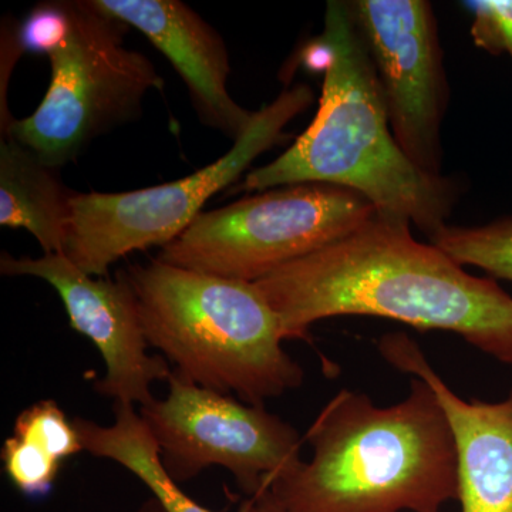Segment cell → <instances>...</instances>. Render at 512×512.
<instances>
[{"label": "cell", "mask_w": 512, "mask_h": 512, "mask_svg": "<svg viewBox=\"0 0 512 512\" xmlns=\"http://www.w3.org/2000/svg\"><path fill=\"white\" fill-rule=\"evenodd\" d=\"M410 225L376 212L349 237L256 281L285 340L308 339L319 320L377 316L456 333L512 367V296L417 241Z\"/></svg>", "instance_id": "obj_1"}, {"label": "cell", "mask_w": 512, "mask_h": 512, "mask_svg": "<svg viewBox=\"0 0 512 512\" xmlns=\"http://www.w3.org/2000/svg\"><path fill=\"white\" fill-rule=\"evenodd\" d=\"M301 63L323 73L318 114L282 156L251 171L242 188L338 185L362 194L377 214L414 224L429 238L446 227L460 184L424 173L397 144L349 2L329 0L322 33L303 47Z\"/></svg>", "instance_id": "obj_2"}, {"label": "cell", "mask_w": 512, "mask_h": 512, "mask_svg": "<svg viewBox=\"0 0 512 512\" xmlns=\"http://www.w3.org/2000/svg\"><path fill=\"white\" fill-rule=\"evenodd\" d=\"M305 441L311 460L271 485L286 512H440L458 498L453 431L419 377L392 406L340 390Z\"/></svg>", "instance_id": "obj_3"}, {"label": "cell", "mask_w": 512, "mask_h": 512, "mask_svg": "<svg viewBox=\"0 0 512 512\" xmlns=\"http://www.w3.org/2000/svg\"><path fill=\"white\" fill-rule=\"evenodd\" d=\"M121 272L148 345L177 366L181 379L252 406L305 382L302 366L282 346L278 315L255 284L158 258Z\"/></svg>", "instance_id": "obj_4"}, {"label": "cell", "mask_w": 512, "mask_h": 512, "mask_svg": "<svg viewBox=\"0 0 512 512\" xmlns=\"http://www.w3.org/2000/svg\"><path fill=\"white\" fill-rule=\"evenodd\" d=\"M67 3L70 33L49 57L52 80L45 99L2 134L59 170L97 137L138 119L147 94L164 89L153 62L124 45L127 23L96 0Z\"/></svg>", "instance_id": "obj_5"}, {"label": "cell", "mask_w": 512, "mask_h": 512, "mask_svg": "<svg viewBox=\"0 0 512 512\" xmlns=\"http://www.w3.org/2000/svg\"><path fill=\"white\" fill-rule=\"evenodd\" d=\"M376 208L359 192L305 183L202 211L161 248L167 264L255 284L276 269L349 237Z\"/></svg>", "instance_id": "obj_6"}, {"label": "cell", "mask_w": 512, "mask_h": 512, "mask_svg": "<svg viewBox=\"0 0 512 512\" xmlns=\"http://www.w3.org/2000/svg\"><path fill=\"white\" fill-rule=\"evenodd\" d=\"M312 103L306 84L284 90L255 111L251 126L227 154L181 180L117 194L77 192L63 255L87 275L104 278L123 256L170 244L212 195L235 183L256 158L278 144L285 127Z\"/></svg>", "instance_id": "obj_7"}, {"label": "cell", "mask_w": 512, "mask_h": 512, "mask_svg": "<svg viewBox=\"0 0 512 512\" xmlns=\"http://www.w3.org/2000/svg\"><path fill=\"white\" fill-rule=\"evenodd\" d=\"M167 382L168 396L141 406L140 416L177 483L218 466L252 498L302 463L298 431L264 406L238 402L175 372Z\"/></svg>", "instance_id": "obj_8"}, {"label": "cell", "mask_w": 512, "mask_h": 512, "mask_svg": "<svg viewBox=\"0 0 512 512\" xmlns=\"http://www.w3.org/2000/svg\"><path fill=\"white\" fill-rule=\"evenodd\" d=\"M349 5L375 64L397 144L421 171L443 175L441 127L450 90L433 6L426 0Z\"/></svg>", "instance_id": "obj_9"}, {"label": "cell", "mask_w": 512, "mask_h": 512, "mask_svg": "<svg viewBox=\"0 0 512 512\" xmlns=\"http://www.w3.org/2000/svg\"><path fill=\"white\" fill-rule=\"evenodd\" d=\"M0 272L6 276H33L52 285L62 298L70 325L99 349L106 373L96 392L114 404L146 406L154 400L151 384L168 380L170 365L163 356L148 353L136 298L123 272L111 281L87 275L63 254L40 258L3 252Z\"/></svg>", "instance_id": "obj_10"}, {"label": "cell", "mask_w": 512, "mask_h": 512, "mask_svg": "<svg viewBox=\"0 0 512 512\" xmlns=\"http://www.w3.org/2000/svg\"><path fill=\"white\" fill-rule=\"evenodd\" d=\"M379 352L429 384L443 407L456 443L461 512H512V389L501 402L461 399L406 333L384 335Z\"/></svg>", "instance_id": "obj_11"}, {"label": "cell", "mask_w": 512, "mask_h": 512, "mask_svg": "<svg viewBox=\"0 0 512 512\" xmlns=\"http://www.w3.org/2000/svg\"><path fill=\"white\" fill-rule=\"evenodd\" d=\"M160 50L187 86L198 119L237 141L255 111L239 106L228 92L227 46L210 23L180 0H96Z\"/></svg>", "instance_id": "obj_12"}, {"label": "cell", "mask_w": 512, "mask_h": 512, "mask_svg": "<svg viewBox=\"0 0 512 512\" xmlns=\"http://www.w3.org/2000/svg\"><path fill=\"white\" fill-rule=\"evenodd\" d=\"M77 192L64 185L59 168L10 137L0 144V225L23 228L45 254H64L72 201Z\"/></svg>", "instance_id": "obj_13"}, {"label": "cell", "mask_w": 512, "mask_h": 512, "mask_svg": "<svg viewBox=\"0 0 512 512\" xmlns=\"http://www.w3.org/2000/svg\"><path fill=\"white\" fill-rule=\"evenodd\" d=\"M73 424L87 453L114 461L134 474L165 512H215L192 500L168 474L156 439L131 404H114V423L110 426L82 417L73 419ZM238 512H255L254 497L247 498Z\"/></svg>", "instance_id": "obj_14"}, {"label": "cell", "mask_w": 512, "mask_h": 512, "mask_svg": "<svg viewBox=\"0 0 512 512\" xmlns=\"http://www.w3.org/2000/svg\"><path fill=\"white\" fill-rule=\"evenodd\" d=\"M429 239L458 265L477 266L512 282V215L481 227L446 225Z\"/></svg>", "instance_id": "obj_15"}, {"label": "cell", "mask_w": 512, "mask_h": 512, "mask_svg": "<svg viewBox=\"0 0 512 512\" xmlns=\"http://www.w3.org/2000/svg\"><path fill=\"white\" fill-rule=\"evenodd\" d=\"M13 436L32 441L60 463L84 450L73 420L53 400H42L23 410L16 417Z\"/></svg>", "instance_id": "obj_16"}, {"label": "cell", "mask_w": 512, "mask_h": 512, "mask_svg": "<svg viewBox=\"0 0 512 512\" xmlns=\"http://www.w3.org/2000/svg\"><path fill=\"white\" fill-rule=\"evenodd\" d=\"M2 461L13 485L26 497H46L53 490L62 464L32 441L12 436L2 448Z\"/></svg>", "instance_id": "obj_17"}, {"label": "cell", "mask_w": 512, "mask_h": 512, "mask_svg": "<svg viewBox=\"0 0 512 512\" xmlns=\"http://www.w3.org/2000/svg\"><path fill=\"white\" fill-rule=\"evenodd\" d=\"M18 33L23 52L52 56L69 37V3H39L19 25Z\"/></svg>", "instance_id": "obj_18"}, {"label": "cell", "mask_w": 512, "mask_h": 512, "mask_svg": "<svg viewBox=\"0 0 512 512\" xmlns=\"http://www.w3.org/2000/svg\"><path fill=\"white\" fill-rule=\"evenodd\" d=\"M463 6L473 16L474 45L490 55L507 53L512 60V0H468Z\"/></svg>", "instance_id": "obj_19"}, {"label": "cell", "mask_w": 512, "mask_h": 512, "mask_svg": "<svg viewBox=\"0 0 512 512\" xmlns=\"http://www.w3.org/2000/svg\"><path fill=\"white\" fill-rule=\"evenodd\" d=\"M255 512H286L278 498L272 493L271 488L261 491L255 495Z\"/></svg>", "instance_id": "obj_20"}, {"label": "cell", "mask_w": 512, "mask_h": 512, "mask_svg": "<svg viewBox=\"0 0 512 512\" xmlns=\"http://www.w3.org/2000/svg\"><path fill=\"white\" fill-rule=\"evenodd\" d=\"M137 512H165L163 507L157 503L154 498H150V500L146 501L143 505H141L140 510Z\"/></svg>", "instance_id": "obj_21"}]
</instances>
